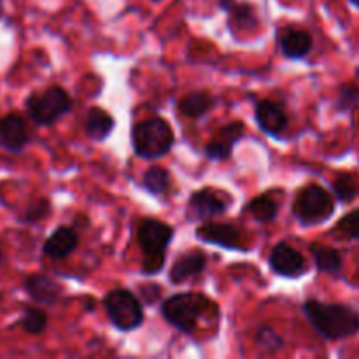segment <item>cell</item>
Segmentation results:
<instances>
[{
    "mask_svg": "<svg viewBox=\"0 0 359 359\" xmlns=\"http://www.w3.org/2000/svg\"><path fill=\"white\" fill-rule=\"evenodd\" d=\"M84 130H86V135L91 140H105L111 132L114 130V119L109 112H105L100 107H91L86 114V123H84Z\"/></svg>",
    "mask_w": 359,
    "mask_h": 359,
    "instance_id": "obj_19",
    "label": "cell"
},
{
    "mask_svg": "<svg viewBox=\"0 0 359 359\" xmlns=\"http://www.w3.org/2000/svg\"><path fill=\"white\" fill-rule=\"evenodd\" d=\"M21 326L30 335H39L48 328V316L41 309L27 307L23 312V319H21Z\"/></svg>",
    "mask_w": 359,
    "mask_h": 359,
    "instance_id": "obj_23",
    "label": "cell"
},
{
    "mask_svg": "<svg viewBox=\"0 0 359 359\" xmlns=\"http://www.w3.org/2000/svg\"><path fill=\"white\" fill-rule=\"evenodd\" d=\"M214 105H216V98L209 91H193L179 102V111L184 118L198 119L212 111Z\"/></svg>",
    "mask_w": 359,
    "mask_h": 359,
    "instance_id": "obj_18",
    "label": "cell"
},
{
    "mask_svg": "<svg viewBox=\"0 0 359 359\" xmlns=\"http://www.w3.org/2000/svg\"><path fill=\"white\" fill-rule=\"evenodd\" d=\"M270 269L283 277H300L305 272V258L300 251L286 242H279L270 252Z\"/></svg>",
    "mask_w": 359,
    "mask_h": 359,
    "instance_id": "obj_8",
    "label": "cell"
},
{
    "mask_svg": "<svg viewBox=\"0 0 359 359\" xmlns=\"http://www.w3.org/2000/svg\"><path fill=\"white\" fill-rule=\"evenodd\" d=\"M359 104V86L356 84H346L340 88L339 93V109H354Z\"/></svg>",
    "mask_w": 359,
    "mask_h": 359,
    "instance_id": "obj_28",
    "label": "cell"
},
{
    "mask_svg": "<svg viewBox=\"0 0 359 359\" xmlns=\"http://www.w3.org/2000/svg\"><path fill=\"white\" fill-rule=\"evenodd\" d=\"M153 2H160V0H153Z\"/></svg>",
    "mask_w": 359,
    "mask_h": 359,
    "instance_id": "obj_33",
    "label": "cell"
},
{
    "mask_svg": "<svg viewBox=\"0 0 359 359\" xmlns=\"http://www.w3.org/2000/svg\"><path fill=\"white\" fill-rule=\"evenodd\" d=\"M137 238L144 252V273L147 276L158 273L165 265V255H167L168 244L174 238V228L163 221L146 219L140 223Z\"/></svg>",
    "mask_w": 359,
    "mask_h": 359,
    "instance_id": "obj_3",
    "label": "cell"
},
{
    "mask_svg": "<svg viewBox=\"0 0 359 359\" xmlns=\"http://www.w3.org/2000/svg\"><path fill=\"white\" fill-rule=\"evenodd\" d=\"M0 16H2V6H0Z\"/></svg>",
    "mask_w": 359,
    "mask_h": 359,
    "instance_id": "obj_32",
    "label": "cell"
},
{
    "mask_svg": "<svg viewBox=\"0 0 359 359\" xmlns=\"http://www.w3.org/2000/svg\"><path fill=\"white\" fill-rule=\"evenodd\" d=\"M210 302L198 293H181L167 298L161 305V316L168 325L182 333H195L200 318L207 312Z\"/></svg>",
    "mask_w": 359,
    "mask_h": 359,
    "instance_id": "obj_4",
    "label": "cell"
},
{
    "mask_svg": "<svg viewBox=\"0 0 359 359\" xmlns=\"http://www.w3.org/2000/svg\"><path fill=\"white\" fill-rule=\"evenodd\" d=\"M249 212L252 214L256 221L259 223H270V221L276 219L277 212H279V205L270 198L269 195H262V196H256L249 202L248 205Z\"/></svg>",
    "mask_w": 359,
    "mask_h": 359,
    "instance_id": "obj_21",
    "label": "cell"
},
{
    "mask_svg": "<svg viewBox=\"0 0 359 359\" xmlns=\"http://www.w3.org/2000/svg\"><path fill=\"white\" fill-rule=\"evenodd\" d=\"M142 184L151 195H163L170 186V174L161 167H151L144 174Z\"/></svg>",
    "mask_w": 359,
    "mask_h": 359,
    "instance_id": "obj_22",
    "label": "cell"
},
{
    "mask_svg": "<svg viewBox=\"0 0 359 359\" xmlns=\"http://www.w3.org/2000/svg\"><path fill=\"white\" fill-rule=\"evenodd\" d=\"M256 344H258L259 347H263L265 351H269V353H272V351H277L283 347L284 340L280 339V337L277 335V332H273L272 328L263 326V328H259L258 332H256Z\"/></svg>",
    "mask_w": 359,
    "mask_h": 359,
    "instance_id": "obj_26",
    "label": "cell"
},
{
    "mask_svg": "<svg viewBox=\"0 0 359 359\" xmlns=\"http://www.w3.org/2000/svg\"><path fill=\"white\" fill-rule=\"evenodd\" d=\"M228 13H231L238 28H255L258 25V18H256L255 9L251 6H237L235 4Z\"/></svg>",
    "mask_w": 359,
    "mask_h": 359,
    "instance_id": "obj_25",
    "label": "cell"
},
{
    "mask_svg": "<svg viewBox=\"0 0 359 359\" xmlns=\"http://www.w3.org/2000/svg\"><path fill=\"white\" fill-rule=\"evenodd\" d=\"M311 252L314 256L316 266L319 272L328 273V276H339L342 272V256L337 249L328 248V245L312 244Z\"/></svg>",
    "mask_w": 359,
    "mask_h": 359,
    "instance_id": "obj_20",
    "label": "cell"
},
{
    "mask_svg": "<svg viewBox=\"0 0 359 359\" xmlns=\"http://www.w3.org/2000/svg\"><path fill=\"white\" fill-rule=\"evenodd\" d=\"M351 2H353L354 6H358V7H359V0H351Z\"/></svg>",
    "mask_w": 359,
    "mask_h": 359,
    "instance_id": "obj_31",
    "label": "cell"
},
{
    "mask_svg": "<svg viewBox=\"0 0 359 359\" xmlns=\"http://www.w3.org/2000/svg\"><path fill=\"white\" fill-rule=\"evenodd\" d=\"M25 291L28 297L41 305H53L62 297V286L44 273H34L25 280Z\"/></svg>",
    "mask_w": 359,
    "mask_h": 359,
    "instance_id": "obj_14",
    "label": "cell"
},
{
    "mask_svg": "<svg viewBox=\"0 0 359 359\" xmlns=\"http://www.w3.org/2000/svg\"><path fill=\"white\" fill-rule=\"evenodd\" d=\"M333 191H335L337 198L340 202H351L359 195V186L354 181L353 175H340L335 182H333Z\"/></svg>",
    "mask_w": 359,
    "mask_h": 359,
    "instance_id": "obj_24",
    "label": "cell"
},
{
    "mask_svg": "<svg viewBox=\"0 0 359 359\" xmlns=\"http://www.w3.org/2000/svg\"><path fill=\"white\" fill-rule=\"evenodd\" d=\"M339 230L342 231V233H346L347 237L359 241V209L347 214V216L340 221Z\"/></svg>",
    "mask_w": 359,
    "mask_h": 359,
    "instance_id": "obj_29",
    "label": "cell"
},
{
    "mask_svg": "<svg viewBox=\"0 0 359 359\" xmlns=\"http://www.w3.org/2000/svg\"><path fill=\"white\" fill-rule=\"evenodd\" d=\"M109 321L119 332H132L144 323L142 302L128 290H112L104 297Z\"/></svg>",
    "mask_w": 359,
    "mask_h": 359,
    "instance_id": "obj_6",
    "label": "cell"
},
{
    "mask_svg": "<svg viewBox=\"0 0 359 359\" xmlns=\"http://www.w3.org/2000/svg\"><path fill=\"white\" fill-rule=\"evenodd\" d=\"M335 212V205L325 188L311 184L302 189L294 202V216L305 224H316L328 219Z\"/></svg>",
    "mask_w": 359,
    "mask_h": 359,
    "instance_id": "obj_7",
    "label": "cell"
},
{
    "mask_svg": "<svg viewBox=\"0 0 359 359\" xmlns=\"http://www.w3.org/2000/svg\"><path fill=\"white\" fill-rule=\"evenodd\" d=\"M188 207L195 219H210L226 212V202L212 189H200L193 193Z\"/></svg>",
    "mask_w": 359,
    "mask_h": 359,
    "instance_id": "obj_13",
    "label": "cell"
},
{
    "mask_svg": "<svg viewBox=\"0 0 359 359\" xmlns=\"http://www.w3.org/2000/svg\"><path fill=\"white\" fill-rule=\"evenodd\" d=\"M196 237L207 244L221 245L226 249L242 251V235L238 228L226 223H205L196 230Z\"/></svg>",
    "mask_w": 359,
    "mask_h": 359,
    "instance_id": "obj_11",
    "label": "cell"
},
{
    "mask_svg": "<svg viewBox=\"0 0 359 359\" xmlns=\"http://www.w3.org/2000/svg\"><path fill=\"white\" fill-rule=\"evenodd\" d=\"M244 123L233 121L223 126L209 142L205 144V156L212 161H223L231 156L233 146L244 137Z\"/></svg>",
    "mask_w": 359,
    "mask_h": 359,
    "instance_id": "obj_9",
    "label": "cell"
},
{
    "mask_svg": "<svg viewBox=\"0 0 359 359\" xmlns=\"http://www.w3.org/2000/svg\"><path fill=\"white\" fill-rule=\"evenodd\" d=\"M27 123L16 112L6 114L0 118V146L13 153H20L28 144Z\"/></svg>",
    "mask_w": 359,
    "mask_h": 359,
    "instance_id": "obj_10",
    "label": "cell"
},
{
    "mask_svg": "<svg viewBox=\"0 0 359 359\" xmlns=\"http://www.w3.org/2000/svg\"><path fill=\"white\" fill-rule=\"evenodd\" d=\"M0 258H2V252H0Z\"/></svg>",
    "mask_w": 359,
    "mask_h": 359,
    "instance_id": "obj_34",
    "label": "cell"
},
{
    "mask_svg": "<svg viewBox=\"0 0 359 359\" xmlns=\"http://www.w3.org/2000/svg\"><path fill=\"white\" fill-rule=\"evenodd\" d=\"M256 121L266 135L277 137L287 128V114L277 102L259 100L255 109Z\"/></svg>",
    "mask_w": 359,
    "mask_h": 359,
    "instance_id": "obj_12",
    "label": "cell"
},
{
    "mask_svg": "<svg viewBox=\"0 0 359 359\" xmlns=\"http://www.w3.org/2000/svg\"><path fill=\"white\" fill-rule=\"evenodd\" d=\"M172 126L163 118L144 119L137 123L132 130L133 151L142 160H158L170 153L174 146Z\"/></svg>",
    "mask_w": 359,
    "mask_h": 359,
    "instance_id": "obj_2",
    "label": "cell"
},
{
    "mask_svg": "<svg viewBox=\"0 0 359 359\" xmlns=\"http://www.w3.org/2000/svg\"><path fill=\"white\" fill-rule=\"evenodd\" d=\"M77 244H79V235L76 233V230L69 226H60L44 242V249L42 251H44V255L48 258L58 262V259L67 258L77 248Z\"/></svg>",
    "mask_w": 359,
    "mask_h": 359,
    "instance_id": "obj_15",
    "label": "cell"
},
{
    "mask_svg": "<svg viewBox=\"0 0 359 359\" xmlns=\"http://www.w3.org/2000/svg\"><path fill=\"white\" fill-rule=\"evenodd\" d=\"M49 214H51V203H49L48 198H41L28 205L27 212H25V221H28V223H37V221L46 219Z\"/></svg>",
    "mask_w": 359,
    "mask_h": 359,
    "instance_id": "obj_27",
    "label": "cell"
},
{
    "mask_svg": "<svg viewBox=\"0 0 359 359\" xmlns=\"http://www.w3.org/2000/svg\"><path fill=\"white\" fill-rule=\"evenodd\" d=\"M304 312L316 332L326 340H340L359 332V314L347 305L307 300Z\"/></svg>",
    "mask_w": 359,
    "mask_h": 359,
    "instance_id": "obj_1",
    "label": "cell"
},
{
    "mask_svg": "<svg viewBox=\"0 0 359 359\" xmlns=\"http://www.w3.org/2000/svg\"><path fill=\"white\" fill-rule=\"evenodd\" d=\"M280 51L287 58L300 60L311 53L312 49V37L309 32L300 30V28H286L279 35Z\"/></svg>",
    "mask_w": 359,
    "mask_h": 359,
    "instance_id": "obj_16",
    "label": "cell"
},
{
    "mask_svg": "<svg viewBox=\"0 0 359 359\" xmlns=\"http://www.w3.org/2000/svg\"><path fill=\"white\" fill-rule=\"evenodd\" d=\"M219 6L223 7L224 11H230L231 7L235 6V0H219Z\"/></svg>",
    "mask_w": 359,
    "mask_h": 359,
    "instance_id": "obj_30",
    "label": "cell"
},
{
    "mask_svg": "<svg viewBox=\"0 0 359 359\" xmlns=\"http://www.w3.org/2000/svg\"><path fill=\"white\" fill-rule=\"evenodd\" d=\"M207 265V256L203 251H189L177 258L174 266L170 269V280L174 284L184 283V280L191 279V277L198 276L203 272Z\"/></svg>",
    "mask_w": 359,
    "mask_h": 359,
    "instance_id": "obj_17",
    "label": "cell"
},
{
    "mask_svg": "<svg viewBox=\"0 0 359 359\" xmlns=\"http://www.w3.org/2000/svg\"><path fill=\"white\" fill-rule=\"evenodd\" d=\"M27 112L39 126H49L70 112L72 97L63 88L53 86L42 93H34L27 98Z\"/></svg>",
    "mask_w": 359,
    "mask_h": 359,
    "instance_id": "obj_5",
    "label": "cell"
}]
</instances>
